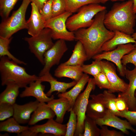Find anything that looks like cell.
<instances>
[{
	"mask_svg": "<svg viewBox=\"0 0 136 136\" xmlns=\"http://www.w3.org/2000/svg\"><path fill=\"white\" fill-rule=\"evenodd\" d=\"M106 10L97 13L92 24L87 28L79 29L74 32L75 40L83 45L89 60L101 52L103 45L114 36V32L108 29L104 23Z\"/></svg>",
	"mask_w": 136,
	"mask_h": 136,
	"instance_id": "1",
	"label": "cell"
},
{
	"mask_svg": "<svg viewBox=\"0 0 136 136\" xmlns=\"http://www.w3.org/2000/svg\"><path fill=\"white\" fill-rule=\"evenodd\" d=\"M133 3V0H128L115 3L105 14L104 23L106 28L111 31H118L132 35L134 32L136 20Z\"/></svg>",
	"mask_w": 136,
	"mask_h": 136,
	"instance_id": "2",
	"label": "cell"
},
{
	"mask_svg": "<svg viewBox=\"0 0 136 136\" xmlns=\"http://www.w3.org/2000/svg\"><path fill=\"white\" fill-rule=\"evenodd\" d=\"M6 56L0 57V74L2 86L11 82L16 83L20 88H25L31 82L39 79V76L28 74L24 68Z\"/></svg>",
	"mask_w": 136,
	"mask_h": 136,
	"instance_id": "3",
	"label": "cell"
},
{
	"mask_svg": "<svg viewBox=\"0 0 136 136\" xmlns=\"http://www.w3.org/2000/svg\"><path fill=\"white\" fill-rule=\"evenodd\" d=\"M105 6L98 3L85 5L80 8L77 13L67 19L66 25L68 30L75 32L78 30L90 27L94 21L93 18L98 12L106 10Z\"/></svg>",
	"mask_w": 136,
	"mask_h": 136,
	"instance_id": "4",
	"label": "cell"
},
{
	"mask_svg": "<svg viewBox=\"0 0 136 136\" xmlns=\"http://www.w3.org/2000/svg\"><path fill=\"white\" fill-rule=\"evenodd\" d=\"M30 3L29 0H23L18 9L10 17L3 20L0 25V36L10 38L18 31L27 29L25 14Z\"/></svg>",
	"mask_w": 136,
	"mask_h": 136,
	"instance_id": "5",
	"label": "cell"
},
{
	"mask_svg": "<svg viewBox=\"0 0 136 136\" xmlns=\"http://www.w3.org/2000/svg\"><path fill=\"white\" fill-rule=\"evenodd\" d=\"M52 39L51 30L47 28H44L36 36L24 38V40L28 44L30 52L43 65L44 64V53L54 44Z\"/></svg>",
	"mask_w": 136,
	"mask_h": 136,
	"instance_id": "6",
	"label": "cell"
},
{
	"mask_svg": "<svg viewBox=\"0 0 136 136\" xmlns=\"http://www.w3.org/2000/svg\"><path fill=\"white\" fill-rule=\"evenodd\" d=\"M93 78H90L87 86L82 93L77 98L72 109L77 118V125L75 136H83L84 132V121L89 98L91 92L95 88Z\"/></svg>",
	"mask_w": 136,
	"mask_h": 136,
	"instance_id": "7",
	"label": "cell"
},
{
	"mask_svg": "<svg viewBox=\"0 0 136 136\" xmlns=\"http://www.w3.org/2000/svg\"><path fill=\"white\" fill-rule=\"evenodd\" d=\"M72 14L71 12L66 11L60 15L52 17L46 21L45 28L51 29L53 39L69 41L75 40L74 32L69 31L66 25L67 19Z\"/></svg>",
	"mask_w": 136,
	"mask_h": 136,
	"instance_id": "8",
	"label": "cell"
},
{
	"mask_svg": "<svg viewBox=\"0 0 136 136\" xmlns=\"http://www.w3.org/2000/svg\"><path fill=\"white\" fill-rule=\"evenodd\" d=\"M135 44L132 43L118 45L115 49L103 52L94 56L93 59L102 60H106L113 62L117 66L118 71L120 76L124 77L125 76L126 69L121 62V60L123 56L130 53L134 48Z\"/></svg>",
	"mask_w": 136,
	"mask_h": 136,
	"instance_id": "9",
	"label": "cell"
},
{
	"mask_svg": "<svg viewBox=\"0 0 136 136\" xmlns=\"http://www.w3.org/2000/svg\"><path fill=\"white\" fill-rule=\"evenodd\" d=\"M68 49L65 41L57 40L53 46L44 53V66L40 72L39 76L41 77L49 73L53 66L59 64Z\"/></svg>",
	"mask_w": 136,
	"mask_h": 136,
	"instance_id": "10",
	"label": "cell"
},
{
	"mask_svg": "<svg viewBox=\"0 0 136 136\" xmlns=\"http://www.w3.org/2000/svg\"><path fill=\"white\" fill-rule=\"evenodd\" d=\"M66 124L56 122L53 119H48L47 122L41 125L29 127L24 132L25 136H37L39 133L52 134L55 136H65Z\"/></svg>",
	"mask_w": 136,
	"mask_h": 136,
	"instance_id": "11",
	"label": "cell"
},
{
	"mask_svg": "<svg viewBox=\"0 0 136 136\" xmlns=\"http://www.w3.org/2000/svg\"><path fill=\"white\" fill-rule=\"evenodd\" d=\"M102 72L105 74L110 84L108 91L110 92L123 93L127 90L128 84L120 78L117 74L114 65L108 61H100Z\"/></svg>",
	"mask_w": 136,
	"mask_h": 136,
	"instance_id": "12",
	"label": "cell"
},
{
	"mask_svg": "<svg viewBox=\"0 0 136 136\" xmlns=\"http://www.w3.org/2000/svg\"><path fill=\"white\" fill-rule=\"evenodd\" d=\"M118 117L108 110L103 117L95 120V121L100 126L105 125L113 127L127 135L129 134L128 130L136 132V130L128 121L121 119Z\"/></svg>",
	"mask_w": 136,
	"mask_h": 136,
	"instance_id": "13",
	"label": "cell"
},
{
	"mask_svg": "<svg viewBox=\"0 0 136 136\" xmlns=\"http://www.w3.org/2000/svg\"><path fill=\"white\" fill-rule=\"evenodd\" d=\"M125 76L129 81L128 87L125 92L119 93L118 96L125 100L129 110L135 111L136 100L134 93L136 90V67L131 70L126 68Z\"/></svg>",
	"mask_w": 136,
	"mask_h": 136,
	"instance_id": "14",
	"label": "cell"
},
{
	"mask_svg": "<svg viewBox=\"0 0 136 136\" xmlns=\"http://www.w3.org/2000/svg\"><path fill=\"white\" fill-rule=\"evenodd\" d=\"M42 82L39 78L30 83L29 86L26 87L24 90L20 94V97L23 98L32 96L35 98L40 102L47 103L54 98V95H52L50 97L45 93V86L42 84Z\"/></svg>",
	"mask_w": 136,
	"mask_h": 136,
	"instance_id": "15",
	"label": "cell"
},
{
	"mask_svg": "<svg viewBox=\"0 0 136 136\" xmlns=\"http://www.w3.org/2000/svg\"><path fill=\"white\" fill-rule=\"evenodd\" d=\"M86 111V115L95 120L102 118L106 113L108 109L103 99V94L90 95Z\"/></svg>",
	"mask_w": 136,
	"mask_h": 136,
	"instance_id": "16",
	"label": "cell"
},
{
	"mask_svg": "<svg viewBox=\"0 0 136 136\" xmlns=\"http://www.w3.org/2000/svg\"><path fill=\"white\" fill-rule=\"evenodd\" d=\"M40 103L36 100L23 105L15 103L13 105L14 109L13 117L20 124L28 123L31 114L36 110Z\"/></svg>",
	"mask_w": 136,
	"mask_h": 136,
	"instance_id": "17",
	"label": "cell"
},
{
	"mask_svg": "<svg viewBox=\"0 0 136 136\" xmlns=\"http://www.w3.org/2000/svg\"><path fill=\"white\" fill-rule=\"evenodd\" d=\"M30 16L26 21L28 33L31 36L38 34L45 28L46 21L44 20L36 5L31 3Z\"/></svg>",
	"mask_w": 136,
	"mask_h": 136,
	"instance_id": "18",
	"label": "cell"
},
{
	"mask_svg": "<svg viewBox=\"0 0 136 136\" xmlns=\"http://www.w3.org/2000/svg\"><path fill=\"white\" fill-rule=\"evenodd\" d=\"M83 74L81 66L66 65L62 63L55 69L54 75L58 78H69L77 82Z\"/></svg>",
	"mask_w": 136,
	"mask_h": 136,
	"instance_id": "19",
	"label": "cell"
},
{
	"mask_svg": "<svg viewBox=\"0 0 136 136\" xmlns=\"http://www.w3.org/2000/svg\"><path fill=\"white\" fill-rule=\"evenodd\" d=\"M39 77L42 82H48L50 85V88L46 93L49 97L51 96L52 93L54 91L57 92V94L66 92L68 89L73 87L77 82L75 81L69 83L58 81L50 73Z\"/></svg>",
	"mask_w": 136,
	"mask_h": 136,
	"instance_id": "20",
	"label": "cell"
},
{
	"mask_svg": "<svg viewBox=\"0 0 136 136\" xmlns=\"http://www.w3.org/2000/svg\"><path fill=\"white\" fill-rule=\"evenodd\" d=\"M47 105L54 112L56 116L55 120L60 123H62L66 112H70L72 109L68 100L63 97L54 98L48 102Z\"/></svg>",
	"mask_w": 136,
	"mask_h": 136,
	"instance_id": "21",
	"label": "cell"
},
{
	"mask_svg": "<svg viewBox=\"0 0 136 136\" xmlns=\"http://www.w3.org/2000/svg\"><path fill=\"white\" fill-rule=\"evenodd\" d=\"M114 32L115 35L113 37L103 45L101 49V52L112 50L121 45L133 43L136 44V41L131 35L118 31H116Z\"/></svg>",
	"mask_w": 136,
	"mask_h": 136,
	"instance_id": "22",
	"label": "cell"
},
{
	"mask_svg": "<svg viewBox=\"0 0 136 136\" xmlns=\"http://www.w3.org/2000/svg\"><path fill=\"white\" fill-rule=\"evenodd\" d=\"M90 78L88 74H84L82 78L72 89L64 93L58 94V97L67 99L70 102L71 109H72L77 98L88 82Z\"/></svg>",
	"mask_w": 136,
	"mask_h": 136,
	"instance_id": "23",
	"label": "cell"
},
{
	"mask_svg": "<svg viewBox=\"0 0 136 136\" xmlns=\"http://www.w3.org/2000/svg\"><path fill=\"white\" fill-rule=\"evenodd\" d=\"M55 114L54 111L47 105L45 102H40L38 107L33 113L28 123L30 125L45 119H53Z\"/></svg>",
	"mask_w": 136,
	"mask_h": 136,
	"instance_id": "24",
	"label": "cell"
},
{
	"mask_svg": "<svg viewBox=\"0 0 136 136\" xmlns=\"http://www.w3.org/2000/svg\"><path fill=\"white\" fill-rule=\"evenodd\" d=\"M87 60V56L83 45L77 41L71 57L63 63L66 65L81 66Z\"/></svg>",
	"mask_w": 136,
	"mask_h": 136,
	"instance_id": "25",
	"label": "cell"
},
{
	"mask_svg": "<svg viewBox=\"0 0 136 136\" xmlns=\"http://www.w3.org/2000/svg\"><path fill=\"white\" fill-rule=\"evenodd\" d=\"M6 85V89L0 94V103H7L13 105L15 103L19 95L20 88L13 82H9Z\"/></svg>",
	"mask_w": 136,
	"mask_h": 136,
	"instance_id": "26",
	"label": "cell"
},
{
	"mask_svg": "<svg viewBox=\"0 0 136 136\" xmlns=\"http://www.w3.org/2000/svg\"><path fill=\"white\" fill-rule=\"evenodd\" d=\"M28 126L21 125L13 117L0 123V131L17 133L18 135L28 129Z\"/></svg>",
	"mask_w": 136,
	"mask_h": 136,
	"instance_id": "27",
	"label": "cell"
},
{
	"mask_svg": "<svg viewBox=\"0 0 136 136\" xmlns=\"http://www.w3.org/2000/svg\"><path fill=\"white\" fill-rule=\"evenodd\" d=\"M12 39V37L8 38L0 36V57L6 56L18 64L26 65V63L15 57L9 51V45Z\"/></svg>",
	"mask_w": 136,
	"mask_h": 136,
	"instance_id": "28",
	"label": "cell"
},
{
	"mask_svg": "<svg viewBox=\"0 0 136 136\" xmlns=\"http://www.w3.org/2000/svg\"><path fill=\"white\" fill-rule=\"evenodd\" d=\"M97 125L95 120L86 115L84 121V132L83 136H100V129Z\"/></svg>",
	"mask_w": 136,
	"mask_h": 136,
	"instance_id": "29",
	"label": "cell"
},
{
	"mask_svg": "<svg viewBox=\"0 0 136 136\" xmlns=\"http://www.w3.org/2000/svg\"><path fill=\"white\" fill-rule=\"evenodd\" d=\"M66 11L72 13L77 12L83 6L91 4L99 3L100 0H64Z\"/></svg>",
	"mask_w": 136,
	"mask_h": 136,
	"instance_id": "30",
	"label": "cell"
},
{
	"mask_svg": "<svg viewBox=\"0 0 136 136\" xmlns=\"http://www.w3.org/2000/svg\"><path fill=\"white\" fill-rule=\"evenodd\" d=\"M103 94V99L104 104L108 110L118 116L120 112L117 109L116 105V97L112 93L108 90H105Z\"/></svg>",
	"mask_w": 136,
	"mask_h": 136,
	"instance_id": "31",
	"label": "cell"
},
{
	"mask_svg": "<svg viewBox=\"0 0 136 136\" xmlns=\"http://www.w3.org/2000/svg\"><path fill=\"white\" fill-rule=\"evenodd\" d=\"M94 60L90 64H83L81 66L83 73L91 75L93 77L102 72L101 60L99 59Z\"/></svg>",
	"mask_w": 136,
	"mask_h": 136,
	"instance_id": "32",
	"label": "cell"
},
{
	"mask_svg": "<svg viewBox=\"0 0 136 136\" xmlns=\"http://www.w3.org/2000/svg\"><path fill=\"white\" fill-rule=\"evenodd\" d=\"M20 0H0V15L3 20L9 17L17 2Z\"/></svg>",
	"mask_w": 136,
	"mask_h": 136,
	"instance_id": "33",
	"label": "cell"
},
{
	"mask_svg": "<svg viewBox=\"0 0 136 136\" xmlns=\"http://www.w3.org/2000/svg\"><path fill=\"white\" fill-rule=\"evenodd\" d=\"M70 116L68 122L66 124V129L65 136H73L76 129L77 125V116L71 109L70 111Z\"/></svg>",
	"mask_w": 136,
	"mask_h": 136,
	"instance_id": "34",
	"label": "cell"
},
{
	"mask_svg": "<svg viewBox=\"0 0 136 136\" xmlns=\"http://www.w3.org/2000/svg\"><path fill=\"white\" fill-rule=\"evenodd\" d=\"M14 113L13 105L7 103H0V121H4L13 116Z\"/></svg>",
	"mask_w": 136,
	"mask_h": 136,
	"instance_id": "35",
	"label": "cell"
},
{
	"mask_svg": "<svg viewBox=\"0 0 136 136\" xmlns=\"http://www.w3.org/2000/svg\"><path fill=\"white\" fill-rule=\"evenodd\" d=\"M95 85L100 89H106L109 90L110 88L109 81L105 74L102 72L93 77Z\"/></svg>",
	"mask_w": 136,
	"mask_h": 136,
	"instance_id": "36",
	"label": "cell"
},
{
	"mask_svg": "<svg viewBox=\"0 0 136 136\" xmlns=\"http://www.w3.org/2000/svg\"><path fill=\"white\" fill-rule=\"evenodd\" d=\"M66 11L64 0H53L52 6V17L60 15Z\"/></svg>",
	"mask_w": 136,
	"mask_h": 136,
	"instance_id": "37",
	"label": "cell"
},
{
	"mask_svg": "<svg viewBox=\"0 0 136 136\" xmlns=\"http://www.w3.org/2000/svg\"><path fill=\"white\" fill-rule=\"evenodd\" d=\"M53 0H48L40 12L44 20L46 21L52 17V6Z\"/></svg>",
	"mask_w": 136,
	"mask_h": 136,
	"instance_id": "38",
	"label": "cell"
},
{
	"mask_svg": "<svg viewBox=\"0 0 136 136\" xmlns=\"http://www.w3.org/2000/svg\"><path fill=\"white\" fill-rule=\"evenodd\" d=\"M121 62L124 66L128 63H131L136 67V44L134 48L130 53L123 56Z\"/></svg>",
	"mask_w": 136,
	"mask_h": 136,
	"instance_id": "39",
	"label": "cell"
},
{
	"mask_svg": "<svg viewBox=\"0 0 136 136\" xmlns=\"http://www.w3.org/2000/svg\"><path fill=\"white\" fill-rule=\"evenodd\" d=\"M118 116L126 118L131 125L136 126V111L127 110L120 111Z\"/></svg>",
	"mask_w": 136,
	"mask_h": 136,
	"instance_id": "40",
	"label": "cell"
},
{
	"mask_svg": "<svg viewBox=\"0 0 136 136\" xmlns=\"http://www.w3.org/2000/svg\"><path fill=\"white\" fill-rule=\"evenodd\" d=\"M100 136H124V133L121 131H118L115 130L109 129L107 126L103 125L100 126Z\"/></svg>",
	"mask_w": 136,
	"mask_h": 136,
	"instance_id": "41",
	"label": "cell"
},
{
	"mask_svg": "<svg viewBox=\"0 0 136 136\" xmlns=\"http://www.w3.org/2000/svg\"><path fill=\"white\" fill-rule=\"evenodd\" d=\"M116 105L117 110L119 111L129 110L128 106L125 100L118 96L116 99Z\"/></svg>",
	"mask_w": 136,
	"mask_h": 136,
	"instance_id": "42",
	"label": "cell"
},
{
	"mask_svg": "<svg viewBox=\"0 0 136 136\" xmlns=\"http://www.w3.org/2000/svg\"><path fill=\"white\" fill-rule=\"evenodd\" d=\"M34 3L40 11L42 9L44 4L48 0H29Z\"/></svg>",
	"mask_w": 136,
	"mask_h": 136,
	"instance_id": "43",
	"label": "cell"
},
{
	"mask_svg": "<svg viewBox=\"0 0 136 136\" xmlns=\"http://www.w3.org/2000/svg\"><path fill=\"white\" fill-rule=\"evenodd\" d=\"M133 11L134 13L136 14V0H133Z\"/></svg>",
	"mask_w": 136,
	"mask_h": 136,
	"instance_id": "44",
	"label": "cell"
},
{
	"mask_svg": "<svg viewBox=\"0 0 136 136\" xmlns=\"http://www.w3.org/2000/svg\"><path fill=\"white\" fill-rule=\"evenodd\" d=\"M125 0H100V3L105 4L108 1H110L113 2L116 1H124Z\"/></svg>",
	"mask_w": 136,
	"mask_h": 136,
	"instance_id": "45",
	"label": "cell"
},
{
	"mask_svg": "<svg viewBox=\"0 0 136 136\" xmlns=\"http://www.w3.org/2000/svg\"><path fill=\"white\" fill-rule=\"evenodd\" d=\"M131 36L134 40L136 41V32H134Z\"/></svg>",
	"mask_w": 136,
	"mask_h": 136,
	"instance_id": "46",
	"label": "cell"
},
{
	"mask_svg": "<svg viewBox=\"0 0 136 136\" xmlns=\"http://www.w3.org/2000/svg\"><path fill=\"white\" fill-rule=\"evenodd\" d=\"M134 96H135V97L136 100V90L135 91V92L134 93Z\"/></svg>",
	"mask_w": 136,
	"mask_h": 136,
	"instance_id": "47",
	"label": "cell"
},
{
	"mask_svg": "<svg viewBox=\"0 0 136 136\" xmlns=\"http://www.w3.org/2000/svg\"><path fill=\"white\" fill-rule=\"evenodd\" d=\"M135 136H136V135H135Z\"/></svg>",
	"mask_w": 136,
	"mask_h": 136,
	"instance_id": "48",
	"label": "cell"
}]
</instances>
